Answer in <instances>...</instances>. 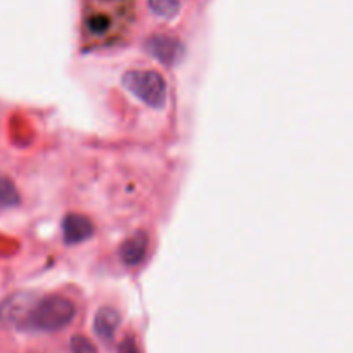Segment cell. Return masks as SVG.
Instances as JSON below:
<instances>
[{"label": "cell", "instance_id": "6da1fadb", "mask_svg": "<svg viewBox=\"0 0 353 353\" xmlns=\"http://www.w3.org/2000/svg\"><path fill=\"white\" fill-rule=\"evenodd\" d=\"M134 18V0H87L83 35L92 43H106L120 37Z\"/></svg>", "mask_w": 353, "mask_h": 353}, {"label": "cell", "instance_id": "7a4b0ae2", "mask_svg": "<svg viewBox=\"0 0 353 353\" xmlns=\"http://www.w3.org/2000/svg\"><path fill=\"white\" fill-rule=\"evenodd\" d=\"M77 308L73 301L61 294L40 298L30 314L26 329H37V331H59L71 324L74 319Z\"/></svg>", "mask_w": 353, "mask_h": 353}, {"label": "cell", "instance_id": "3957f363", "mask_svg": "<svg viewBox=\"0 0 353 353\" xmlns=\"http://www.w3.org/2000/svg\"><path fill=\"white\" fill-rule=\"evenodd\" d=\"M125 88L149 108L161 110L166 104V80L154 70H130L121 78Z\"/></svg>", "mask_w": 353, "mask_h": 353}, {"label": "cell", "instance_id": "277c9868", "mask_svg": "<svg viewBox=\"0 0 353 353\" xmlns=\"http://www.w3.org/2000/svg\"><path fill=\"white\" fill-rule=\"evenodd\" d=\"M39 298L33 293H14L0 303V322L12 327H26Z\"/></svg>", "mask_w": 353, "mask_h": 353}, {"label": "cell", "instance_id": "5b68a950", "mask_svg": "<svg viewBox=\"0 0 353 353\" xmlns=\"http://www.w3.org/2000/svg\"><path fill=\"white\" fill-rule=\"evenodd\" d=\"M145 49L154 59L166 66H176L185 56V47L175 37L154 35L145 42Z\"/></svg>", "mask_w": 353, "mask_h": 353}, {"label": "cell", "instance_id": "8992f818", "mask_svg": "<svg viewBox=\"0 0 353 353\" xmlns=\"http://www.w3.org/2000/svg\"><path fill=\"white\" fill-rule=\"evenodd\" d=\"M94 223L85 215L68 213L63 220V236L68 244H78L92 237Z\"/></svg>", "mask_w": 353, "mask_h": 353}, {"label": "cell", "instance_id": "52a82bcc", "mask_svg": "<svg viewBox=\"0 0 353 353\" xmlns=\"http://www.w3.org/2000/svg\"><path fill=\"white\" fill-rule=\"evenodd\" d=\"M149 248V237L145 232H135L134 236L128 237L127 241H123L120 248V258L125 265L128 267H135V265L142 263L148 254Z\"/></svg>", "mask_w": 353, "mask_h": 353}, {"label": "cell", "instance_id": "ba28073f", "mask_svg": "<svg viewBox=\"0 0 353 353\" xmlns=\"http://www.w3.org/2000/svg\"><path fill=\"white\" fill-rule=\"evenodd\" d=\"M120 314L111 307H103L94 319V331L103 341H111L120 327Z\"/></svg>", "mask_w": 353, "mask_h": 353}, {"label": "cell", "instance_id": "9c48e42d", "mask_svg": "<svg viewBox=\"0 0 353 353\" xmlns=\"http://www.w3.org/2000/svg\"><path fill=\"white\" fill-rule=\"evenodd\" d=\"M19 203H21V196H19L14 182L9 176L0 175V212L2 210L16 208Z\"/></svg>", "mask_w": 353, "mask_h": 353}, {"label": "cell", "instance_id": "30bf717a", "mask_svg": "<svg viewBox=\"0 0 353 353\" xmlns=\"http://www.w3.org/2000/svg\"><path fill=\"white\" fill-rule=\"evenodd\" d=\"M149 8L156 16L165 19H173L181 12V2L179 0H148Z\"/></svg>", "mask_w": 353, "mask_h": 353}, {"label": "cell", "instance_id": "8fae6325", "mask_svg": "<svg viewBox=\"0 0 353 353\" xmlns=\"http://www.w3.org/2000/svg\"><path fill=\"white\" fill-rule=\"evenodd\" d=\"M71 353H97V348L90 339L77 334L71 338Z\"/></svg>", "mask_w": 353, "mask_h": 353}, {"label": "cell", "instance_id": "7c38bea8", "mask_svg": "<svg viewBox=\"0 0 353 353\" xmlns=\"http://www.w3.org/2000/svg\"><path fill=\"white\" fill-rule=\"evenodd\" d=\"M120 353H141L139 352V346L137 343H135L134 338H125L123 343L120 345Z\"/></svg>", "mask_w": 353, "mask_h": 353}]
</instances>
